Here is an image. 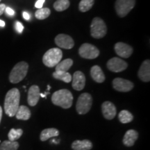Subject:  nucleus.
Segmentation results:
<instances>
[{"mask_svg": "<svg viewBox=\"0 0 150 150\" xmlns=\"http://www.w3.org/2000/svg\"><path fill=\"white\" fill-rule=\"evenodd\" d=\"M79 54L81 57L86 59H96L99 55V51L96 47L89 43H84L80 47Z\"/></svg>", "mask_w": 150, "mask_h": 150, "instance_id": "nucleus-8", "label": "nucleus"}, {"mask_svg": "<svg viewBox=\"0 0 150 150\" xmlns=\"http://www.w3.org/2000/svg\"><path fill=\"white\" fill-rule=\"evenodd\" d=\"M94 4V0H81L79 5V9L81 12H87L92 8Z\"/></svg>", "mask_w": 150, "mask_h": 150, "instance_id": "nucleus-28", "label": "nucleus"}, {"mask_svg": "<svg viewBox=\"0 0 150 150\" xmlns=\"http://www.w3.org/2000/svg\"><path fill=\"white\" fill-rule=\"evenodd\" d=\"M16 118L21 120H28L31 117V111L26 106H20L16 113Z\"/></svg>", "mask_w": 150, "mask_h": 150, "instance_id": "nucleus-20", "label": "nucleus"}, {"mask_svg": "<svg viewBox=\"0 0 150 150\" xmlns=\"http://www.w3.org/2000/svg\"><path fill=\"white\" fill-rule=\"evenodd\" d=\"M6 5L4 4H0V16H1L4 13V12L5 11V8H6Z\"/></svg>", "mask_w": 150, "mask_h": 150, "instance_id": "nucleus-34", "label": "nucleus"}, {"mask_svg": "<svg viewBox=\"0 0 150 150\" xmlns=\"http://www.w3.org/2000/svg\"><path fill=\"white\" fill-rule=\"evenodd\" d=\"M136 0H117L115 8L117 16L124 18L134 8Z\"/></svg>", "mask_w": 150, "mask_h": 150, "instance_id": "nucleus-7", "label": "nucleus"}, {"mask_svg": "<svg viewBox=\"0 0 150 150\" xmlns=\"http://www.w3.org/2000/svg\"><path fill=\"white\" fill-rule=\"evenodd\" d=\"M91 75L93 79L97 83H101L105 81V75L100 67L98 65H94L91 70Z\"/></svg>", "mask_w": 150, "mask_h": 150, "instance_id": "nucleus-18", "label": "nucleus"}, {"mask_svg": "<svg viewBox=\"0 0 150 150\" xmlns=\"http://www.w3.org/2000/svg\"><path fill=\"white\" fill-rule=\"evenodd\" d=\"M20 93L18 88L11 89L6 93L4 101V110L9 117H13L20 106Z\"/></svg>", "mask_w": 150, "mask_h": 150, "instance_id": "nucleus-1", "label": "nucleus"}, {"mask_svg": "<svg viewBox=\"0 0 150 150\" xmlns=\"http://www.w3.org/2000/svg\"><path fill=\"white\" fill-rule=\"evenodd\" d=\"M70 6V1L69 0H57L54 4V8L56 11L61 12L66 10Z\"/></svg>", "mask_w": 150, "mask_h": 150, "instance_id": "nucleus-26", "label": "nucleus"}, {"mask_svg": "<svg viewBox=\"0 0 150 150\" xmlns=\"http://www.w3.org/2000/svg\"><path fill=\"white\" fill-rule=\"evenodd\" d=\"M15 27H16V31H18L19 33H22V31H23V30H24V26L22 25V24L21 23V22H20L18 21L16 22V24H15Z\"/></svg>", "mask_w": 150, "mask_h": 150, "instance_id": "nucleus-30", "label": "nucleus"}, {"mask_svg": "<svg viewBox=\"0 0 150 150\" xmlns=\"http://www.w3.org/2000/svg\"><path fill=\"white\" fill-rule=\"evenodd\" d=\"M22 134H23V130L21 129H11L8 134V140H10V141H16V140H18L22 136Z\"/></svg>", "mask_w": 150, "mask_h": 150, "instance_id": "nucleus-27", "label": "nucleus"}, {"mask_svg": "<svg viewBox=\"0 0 150 150\" xmlns=\"http://www.w3.org/2000/svg\"><path fill=\"white\" fill-rule=\"evenodd\" d=\"M40 88L36 85H33L30 87L28 91L27 102L29 106H34L38 104L40 99Z\"/></svg>", "mask_w": 150, "mask_h": 150, "instance_id": "nucleus-14", "label": "nucleus"}, {"mask_svg": "<svg viewBox=\"0 0 150 150\" xmlns=\"http://www.w3.org/2000/svg\"><path fill=\"white\" fill-rule=\"evenodd\" d=\"M0 1H1V0H0Z\"/></svg>", "mask_w": 150, "mask_h": 150, "instance_id": "nucleus-38", "label": "nucleus"}, {"mask_svg": "<svg viewBox=\"0 0 150 150\" xmlns=\"http://www.w3.org/2000/svg\"><path fill=\"white\" fill-rule=\"evenodd\" d=\"M118 118L120 122L123 124H127L131 122L134 120V116L130 112L127 110H122L120 112L118 115Z\"/></svg>", "mask_w": 150, "mask_h": 150, "instance_id": "nucleus-24", "label": "nucleus"}, {"mask_svg": "<svg viewBox=\"0 0 150 150\" xmlns=\"http://www.w3.org/2000/svg\"><path fill=\"white\" fill-rule=\"evenodd\" d=\"M107 27L104 20L100 18H95L91 25V34L94 38L100 39L106 35Z\"/></svg>", "mask_w": 150, "mask_h": 150, "instance_id": "nucleus-5", "label": "nucleus"}, {"mask_svg": "<svg viewBox=\"0 0 150 150\" xmlns=\"http://www.w3.org/2000/svg\"><path fill=\"white\" fill-rule=\"evenodd\" d=\"M1 117H2V108H1V106H0V122H1Z\"/></svg>", "mask_w": 150, "mask_h": 150, "instance_id": "nucleus-36", "label": "nucleus"}, {"mask_svg": "<svg viewBox=\"0 0 150 150\" xmlns=\"http://www.w3.org/2000/svg\"><path fill=\"white\" fill-rule=\"evenodd\" d=\"M19 147V143L16 141L4 140L0 145V150H17Z\"/></svg>", "mask_w": 150, "mask_h": 150, "instance_id": "nucleus-25", "label": "nucleus"}, {"mask_svg": "<svg viewBox=\"0 0 150 150\" xmlns=\"http://www.w3.org/2000/svg\"><path fill=\"white\" fill-rule=\"evenodd\" d=\"M53 77L56 79L61 80L64 81L65 83H70L72 81V75L67 72H59V71H55L53 73Z\"/></svg>", "mask_w": 150, "mask_h": 150, "instance_id": "nucleus-23", "label": "nucleus"}, {"mask_svg": "<svg viewBox=\"0 0 150 150\" xmlns=\"http://www.w3.org/2000/svg\"><path fill=\"white\" fill-rule=\"evenodd\" d=\"M138 138V133L134 129L128 130L123 138V144L127 147H132Z\"/></svg>", "mask_w": 150, "mask_h": 150, "instance_id": "nucleus-17", "label": "nucleus"}, {"mask_svg": "<svg viewBox=\"0 0 150 150\" xmlns=\"http://www.w3.org/2000/svg\"><path fill=\"white\" fill-rule=\"evenodd\" d=\"M72 88L76 91H80L84 88L86 85V76L81 71H76L72 77Z\"/></svg>", "mask_w": 150, "mask_h": 150, "instance_id": "nucleus-12", "label": "nucleus"}, {"mask_svg": "<svg viewBox=\"0 0 150 150\" xmlns=\"http://www.w3.org/2000/svg\"><path fill=\"white\" fill-rule=\"evenodd\" d=\"M29 65L24 61H21L13 67L9 74V81L12 83H18L27 76Z\"/></svg>", "mask_w": 150, "mask_h": 150, "instance_id": "nucleus-3", "label": "nucleus"}, {"mask_svg": "<svg viewBox=\"0 0 150 150\" xmlns=\"http://www.w3.org/2000/svg\"><path fill=\"white\" fill-rule=\"evenodd\" d=\"M52 102L56 106H59L60 107L67 109L72 106L73 95L68 90H59L52 95Z\"/></svg>", "mask_w": 150, "mask_h": 150, "instance_id": "nucleus-2", "label": "nucleus"}, {"mask_svg": "<svg viewBox=\"0 0 150 150\" xmlns=\"http://www.w3.org/2000/svg\"><path fill=\"white\" fill-rule=\"evenodd\" d=\"M22 16H23V18L26 20H29L30 18H31L29 13L26 12V11H24V12L22 13Z\"/></svg>", "mask_w": 150, "mask_h": 150, "instance_id": "nucleus-33", "label": "nucleus"}, {"mask_svg": "<svg viewBox=\"0 0 150 150\" xmlns=\"http://www.w3.org/2000/svg\"><path fill=\"white\" fill-rule=\"evenodd\" d=\"M5 12L8 16H13L15 15V11L13 10L12 8H10V7H6L5 8Z\"/></svg>", "mask_w": 150, "mask_h": 150, "instance_id": "nucleus-32", "label": "nucleus"}, {"mask_svg": "<svg viewBox=\"0 0 150 150\" xmlns=\"http://www.w3.org/2000/svg\"><path fill=\"white\" fill-rule=\"evenodd\" d=\"M93 104V98L89 93H82L79 97L76 102V111L80 115L88 113L91 110Z\"/></svg>", "mask_w": 150, "mask_h": 150, "instance_id": "nucleus-6", "label": "nucleus"}, {"mask_svg": "<svg viewBox=\"0 0 150 150\" xmlns=\"http://www.w3.org/2000/svg\"><path fill=\"white\" fill-rule=\"evenodd\" d=\"M47 87H48V91H50V88H51V87H50V86H48Z\"/></svg>", "mask_w": 150, "mask_h": 150, "instance_id": "nucleus-37", "label": "nucleus"}, {"mask_svg": "<svg viewBox=\"0 0 150 150\" xmlns=\"http://www.w3.org/2000/svg\"><path fill=\"white\" fill-rule=\"evenodd\" d=\"M63 57V52L59 48H52L44 54L42 62L45 66L54 67L61 61Z\"/></svg>", "mask_w": 150, "mask_h": 150, "instance_id": "nucleus-4", "label": "nucleus"}, {"mask_svg": "<svg viewBox=\"0 0 150 150\" xmlns=\"http://www.w3.org/2000/svg\"><path fill=\"white\" fill-rule=\"evenodd\" d=\"M138 77L144 82H149L150 81V61L145 60L142 63L139 70H138Z\"/></svg>", "mask_w": 150, "mask_h": 150, "instance_id": "nucleus-16", "label": "nucleus"}, {"mask_svg": "<svg viewBox=\"0 0 150 150\" xmlns=\"http://www.w3.org/2000/svg\"><path fill=\"white\" fill-rule=\"evenodd\" d=\"M102 110L104 117L107 120H112L117 113L115 106L110 102H105L102 105Z\"/></svg>", "mask_w": 150, "mask_h": 150, "instance_id": "nucleus-15", "label": "nucleus"}, {"mask_svg": "<svg viewBox=\"0 0 150 150\" xmlns=\"http://www.w3.org/2000/svg\"><path fill=\"white\" fill-rule=\"evenodd\" d=\"M45 0H38V1L35 4V7L37 8H42L44 4Z\"/></svg>", "mask_w": 150, "mask_h": 150, "instance_id": "nucleus-31", "label": "nucleus"}, {"mask_svg": "<svg viewBox=\"0 0 150 150\" xmlns=\"http://www.w3.org/2000/svg\"><path fill=\"white\" fill-rule=\"evenodd\" d=\"M5 26V22L3 21V20H0V27H4Z\"/></svg>", "mask_w": 150, "mask_h": 150, "instance_id": "nucleus-35", "label": "nucleus"}, {"mask_svg": "<svg viewBox=\"0 0 150 150\" xmlns=\"http://www.w3.org/2000/svg\"><path fill=\"white\" fill-rule=\"evenodd\" d=\"M55 43L59 47L70 50L74 45V42L70 35L61 33L56 35L55 38Z\"/></svg>", "mask_w": 150, "mask_h": 150, "instance_id": "nucleus-11", "label": "nucleus"}, {"mask_svg": "<svg viewBox=\"0 0 150 150\" xmlns=\"http://www.w3.org/2000/svg\"><path fill=\"white\" fill-rule=\"evenodd\" d=\"M72 148L74 150H91L93 143L89 140H75L72 142Z\"/></svg>", "mask_w": 150, "mask_h": 150, "instance_id": "nucleus-19", "label": "nucleus"}, {"mask_svg": "<svg viewBox=\"0 0 150 150\" xmlns=\"http://www.w3.org/2000/svg\"><path fill=\"white\" fill-rule=\"evenodd\" d=\"M114 49L118 56L122 58H125V59L130 57L133 53V48L129 45L125 44L124 42H117Z\"/></svg>", "mask_w": 150, "mask_h": 150, "instance_id": "nucleus-13", "label": "nucleus"}, {"mask_svg": "<svg viewBox=\"0 0 150 150\" xmlns=\"http://www.w3.org/2000/svg\"><path fill=\"white\" fill-rule=\"evenodd\" d=\"M59 135V131L55 128H49L44 129L40 134V140L41 141H45L50 138L56 137Z\"/></svg>", "mask_w": 150, "mask_h": 150, "instance_id": "nucleus-21", "label": "nucleus"}, {"mask_svg": "<svg viewBox=\"0 0 150 150\" xmlns=\"http://www.w3.org/2000/svg\"><path fill=\"white\" fill-rule=\"evenodd\" d=\"M73 65V61L71 59H65L64 61H60L57 65H56V71L59 72H67L70 69V67Z\"/></svg>", "mask_w": 150, "mask_h": 150, "instance_id": "nucleus-22", "label": "nucleus"}, {"mask_svg": "<svg viewBox=\"0 0 150 150\" xmlns=\"http://www.w3.org/2000/svg\"><path fill=\"white\" fill-rule=\"evenodd\" d=\"M50 14H51V11L50 8H42L36 11L35 16V18L38 20H45V19L47 18L50 16Z\"/></svg>", "mask_w": 150, "mask_h": 150, "instance_id": "nucleus-29", "label": "nucleus"}, {"mask_svg": "<svg viewBox=\"0 0 150 150\" xmlns=\"http://www.w3.org/2000/svg\"><path fill=\"white\" fill-rule=\"evenodd\" d=\"M107 68L112 72H120L125 70L128 67L126 61L117 57L112 58L107 62Z\"/></svg>", "mask_w": 150, "mask_h": 150, "instance_id": "nucleus-9", "label": "nucleus"}, {"mask_svg": "<svg viewBox=\"0 0 150 150\" xmlns=\"http://www.w3.org/2000/svg\"><path fill=\"white\" fill-rule=\"evenodd\" d=\"M112 87L115 91L119 92H126L131 91L134 88V85L130 81L124 79L122 78H115L112 81Z\"/></svg>", "mask_w": 150, "mask_h": 150, "instance_id": "nucleus-10", "label": "nucleus"}]
</instances>
